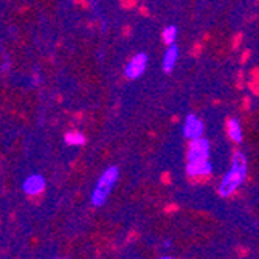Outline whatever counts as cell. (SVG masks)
Listing matches in <instances>:
<instances>
[{
	"instance_id": "1",
	"label": "cell",
	"mask_w": 259,
	"mask_h": 259,
	"mask_svg": "<svg viewBox=\"0 0 259 259\" xmlns=\"http://www.w3.org/2000/svg\"><path fill=\"white\" fill-rule=\"evenodd\" d=\"M213 171L209 163V143L208 140L199 137L190 141L188 146V164L186 172L190 177H200L202 180L208 179Z\"/></svg>"
},
{
	"instance_id": "2",
	"label": "cell",
	"mask_w": 259,
	"mask_h": 259,
	"mask_svg": "<svg viewBox=\"0 0 259 259\" xmlns=\"http://www.w3.org/2000/svg\"><path fill=\"white\" fill-rule=\"evenodd\" d=\"M245 176H247V160L241 152H236L233 155L231 169L224 177V180L219 186L221 197H228L231 193L236 191L238 186L244 182Z\"/></svg>"
},
{
	"instance_id": "3",
	"label": "cell",
	"mask_w": 259,
	"mask_h": 259,
	"mask_svg": "<svg viewBox=\"0 0 259 259\" xmlns=\"http://www.w3.org/2000/svg\"><path fill=\"white\" fill-rule=\"evenodd\" d=\"M118 177H120L118 166H109L100 176L95 188H93V193L90 196V202H92L93 206L100 208V206H103L107 202V199H109L110 193L113 191L116 182H118Z\"/></svg>"
},
{
	"instance_id": "4",
	"label": "cell",
	"mask_w": 259,
	"mask_h": 259,
	"mask_svg": "<svg viewBox=\"0 0 259 259\" xmlns=\"http://www.w3.org/2000/svg\"><path fill=\"white\" fill-rule=\"evenodd\" d=\"M146 67H148V55L146 53H138L124 67V76L127 79H132V81L138 79L141 75L146 72Z\"/></svg>"
},
{
	"instance_id": "5",
	"label": "cell",
	"mask_w": 259,
	"mask_h": 259,
	"mask_svg": "<svg viewBox=\"0 0 259 259\" xmlns=\"http://www.w3.org/2000/svg\"><path fill=\"white\" fill-rule=\"evenodd\" d=\"M45 179L40 174H31L22 183V190L27 196H39L45 190Z\"/></svg>"
},
{
	"instance_id": "6",
	"label": "cell",
	"mask_w": 259,
	"mask_h": 259,
	"mask_svg": "<svg viewBox=\"0 0 259 259\" xmlns=\"http://www.w3.org/2000/svg\"><path fill=\"white\" fill-rule=\"evenodd\" d=\"M203 134V123L196 115H188L183 124V135L186 140H194L202 137Z\"/></svg>"
},
{
	"instance_id": "7",
	"label": "cell",
	"mask_w": 259,
	"mask_h": 259,
	"mask_svg": "<svg viewBox=\"0 0 259 259\" xmlns=\"http://www.w3.org/2000/svg\"><path fill=\"white\" fill-rule=\"evenodd\" d=\"M179 59V47L174 44L168 45V50L163 56V61H161V67H163V72L164 73H171L172 68L176 67V62Z\"/></svg>"
},
{
	"instance_id": "8",
	"label": "cell",
	"mask_w": 259,
	"mask_h": 259,
	"mask_svg": "<svg viewBox=\"0 0 259 259\" xmlns=\"http://www.w3.org/2000/svg\"><path fill=\"white\" fill-rule=\"evenodd\" d=\"M227 132H228V137L236 141V143H241L242 141V132H241V124L236 118H230L227 121Z\"/></svg>"
},
{
	"instance_id": "9",
	"label": "cell",
	"mask_w": 259,
	"mask_h": 259,
	"mask_svg": "<svg viewBox=\"0 0 259 259\" xmlns=\"http://www.w3.org/2000/svg\"><path fill=\"white\" fill-rule=\"evenodd\" d=\"M64 141L68 146H82L85 145V135L78 131H70L64 135Z\"/></svg>"
},
{
	"instance_id": "10",
	"label": "cell",
	"mask_w": 259,
	"mask_h": 259,
	"mask_svg": "<svg viewBox=\"0 0 259 259\" xmlns=\"http://www.w3.org/2000/svg\"><path fill=\"white\" fill-rule=\"evenodd\" d=\"M161 39H163V42L166 44V45L174 44L176 39H177V27L176 25H169V27L164 28L163 33H161Z\"/></svg>"
},
{
	"instance_id": "11",
	"label": "cell",
	"mask_w": 259,
	"mask_h": 259,
	"mask_svg": "<svg viewBox=\"0 0 259 259\" xmlns=\"http://www.w3.org/2000/svg\"><path fill=\"white\" fill-rule=\"evenodd\" d=\"M248 89L254 93L256 97H259V82H253V81H250V82H248Z\"/></svg>"
},
{
	"instance_id": "12",
	"label": "cell",
	"mask_w": 259,
	"mask_h": 259,
	"mask_svg": "<svg viewBox=\"0 0 259 259\" xmlns=\"http://www.w3.org/2000/svg\"><path fill=\"white\" fill-rule=\"evenodd\" d=\"M250 81H253V82H259V68L256 67V68H253L251 70V73H250Z\"/></svg>"
},
{
	"instance_id": "13",
	"label": "cell",
	"mask_w": 259,
	"mask_h": 259,
	"mask_svg": "<svg viewBox=\"0 0 259 259\" xmlns=\"http://www.w3.org/2000/svg\"><path fill=\"white\" fill-rule=\"evenodd\" d=\"M241 39H242V34H241V33H239L236 37H234V44H233V49H234V50H236L238 47H239V44H241Z\"/></svg>"
},
{
	"instance_id": "14",
	"label": "cell",
	"mask_w": 259,
	"mask_h": 259,
	"mask_svg": "<svg viewBox=\"0 0 259 259\" xmlns=\"http://www.w3.org/2000/svg\"><path fill=\"white\" fill-rule=\"evenodd\" d=\"M248 58H250V50H245L244 55H242V58H241V64H245L248 61Z\"/></svg>"
},
{
	"instance_id": "15",
	"label": "cell",
	"mask_w": 259,
	"mask_h": 259,
	"mask_svg": "<svg viewBox=\"0 0 259 259\" xmlns=\"http://www.w3.org/2000/svg\"><path fill=\"white\" fill-rule=\"evenodd\" d=\"M250 103H251V101H250V98H248V97H245V98H244V109H245V110L250 107Z\"/></svg>"
},
{
	"instance_id": "16",
	"label": "cell",
	"mask_w": 259,
	"mask_h": 259,
	"mask_svg": "<svg viewBox=\"0 0 259 259\" xmlns=\"http://www.w3.org/2000/svg\"><path fill=\"white\" fill-rule=\"evenodd\" d=\"M164 247L169 248V247H171V242H169V241H166V242H164Z\"/></svg>"
}]
</instances>
